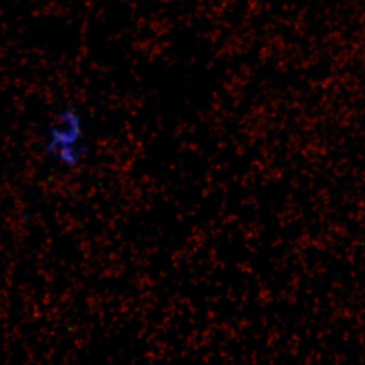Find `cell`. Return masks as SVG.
Returning <instances> with one entry per match:
<instances>
[{
  "instance_id": "6da1fadb",
  "label": "cell",
  "mask_w": 365,
  "mask_h": 365,
  "mask_svg": "<svg viewBox=\"0 0 365 365\" xmlns=\"http://www.w3.org/2000/svg\"><path fill=\"white\" fill-rule=\"evenodd\" d=\"M47 155L66 167L81 163L88 153L86 124L83 115L73 107L60 110L48 131Z\"/></svg>"
}]
</instances>
